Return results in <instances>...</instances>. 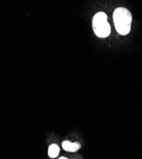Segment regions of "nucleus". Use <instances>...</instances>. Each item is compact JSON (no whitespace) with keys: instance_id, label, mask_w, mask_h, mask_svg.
<instances>
[{"instance_id":"4","label":"nucleus","mask_w":142,"mask_h":159,"mask_svg":"<svg viewBox=\"0 0 142 159\" xmlns=\"http://www.w3.org/2000/svg\"><path fill=\"white\" fill-rule=\"evenodd\" d=\"M60 152V149L58 146L56 144H51L48 148V156L51 158H56L58 156Z\"/></svg>"},{"instance_id":"1","label":"nucleus","mask_w":142,"mask_h":159,"mask_svg":"<svg viewBox=\"0 0 142 159\" xmlns=\"http://www.w3.org/2000/svg\"><path fill=\"white\" fill-rule=\"evenodd\" d=\"M113 19L117 33L121 35L129 34L132 22V15L130 11L124 7L116 8L113 12Z\"/></svg>"},{"instance_id":"5","label":"nucleus","mask_w":142,"mask_h":159,"mask_svg":"<svg viewBox=\"0 0 142 159\" xmlns=\"http://www.w3.org/2000/svg\"><path fill=\"white\" fill-rule=\"evenodd\" d=\"M59 159H68V158H65V157H60Z\"/></svg>"},{"instance_id":"3","label":"nucleus","mask_w":142,"mask_h":159,"mask_svg":"<svg viewBox=\"0 0 142 159\" xmlns=\"http://www.w3.org/2000/svg\"><path fill=\"white\" fill-rule=\"evenodd\" d=\"M62 147L66 152H75L81 148V144L78 142L71 143L69 141H64L62 143Z\"/></svg>"},{"instance_id":"2","label":"nucleus","mask_w":142,"mask_h":159,"mask_svg":"<svg viewBox=\"0 0 142 159\" xmlns=\"http://www.w3.org/2000/svg\"><path fill=\"white\" fill-rule=\"evenodd\" d=\"M92 26L94 34L99 38H107L110 34V25L107 21V16L104 12L99 11L94 15Z\"/></svg>"}]
</instances>
